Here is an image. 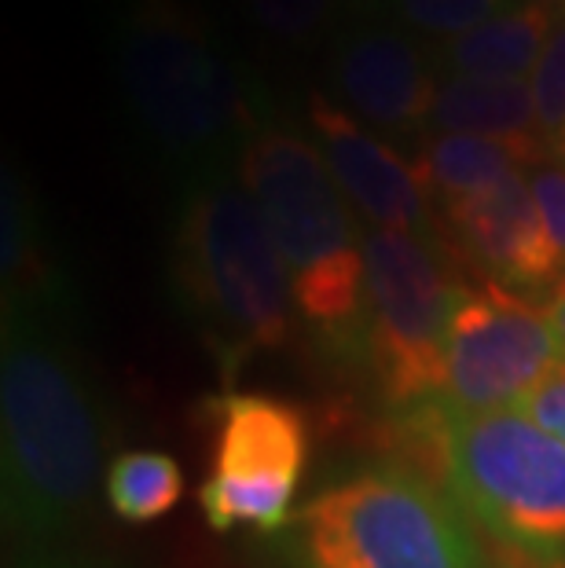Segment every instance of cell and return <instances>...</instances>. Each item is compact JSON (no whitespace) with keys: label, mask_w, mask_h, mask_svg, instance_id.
I'll return each mask as SVG.
<instances>
[{"label":"cell","mask_w":565,"mask_h":568,"mask_svg":"<svg viewBox=\"0 0 565 568\" xmlns=\"http://www.w3.org/2000/svg\"><path fill=\"white\" fill-rule=\"evenodd\" d=\"M430 125L477 136H536V100L528 81L448 78L437 89Z\"/></svg>","instance_id":"9a60e30c"},{"label":"cell","mask_w":565,"mask_h":568,"mask_svg":"<svg viewBox=\"0 0 565 568\" xmlns=\"http://www.w3.org/2000/svg\"><path fill=\"white\" fill-rule=\"evenodd\" d=\"M547 316H551V326H555V334H558V342H562V353H565V286L558 290L555 297H551Z\"/></svg>","instance_id":"603a6c76"},{"label":"cell","mask_w":565,"mask_h":568,"mask_svg":"<svg viewBox=\"0 0 565 568\" xmlns=\"http://www.w3.org/2000/svg\"><path fill=\"white\" fill-rule=\"evenodd\" d=\"M280 568H481L460 506L401 463H375L320 488L272 536Z\"/></svg>","instance_id":"5b68a950"},{"label":"cell","mask_w":565,"mask_h":568,"mask_svg":"<svg viewBox=\"0 0 565 568\" xmlns=\"http://www.w3.org/2000/svg\"><path fill=\"white\" fill-rule=\"evenodd\" d=\"M239 184L283 253L312 345L334 367H364V239L323 151L291 129H254L239 154Z\"/></svg>","instance_id":"3957f363"},{"label":"cell","mask_w":565,"mask_h":568,"mask_svg":"<svg viewBox=\"0 0 565 568\" xmlns=\"http://www.w3.org/2000/svg\"><path fill=\"white\" fill-rule=\"evenodd\" d=\"M213 455L199 506L213 531L250 528L280 536L309 466L305 410L269 393H221L210 400Z\"/></svg>","instance_id":"52a82bcc"},{"label":"cell","mask_w":565,"mask_h":568,"mask_svg":"<svg viewBox=\"0 0 565 568\" xmlns=\"http://www.w3.org/2000/svg\"><path fill=\"white\" fill-rule=\"evenodd\" d=\"M539 159L536 136H477V132H437L415 162L426 191L444 202L477 195L500 180L522 173Z\"/></svg>","instance_id":"4fadbf2b"},{"label":"cell","mask_w":565,"mask_h":568,"mask_svg":"<svg viewBox=\"0 0 565 568\" xmlns=\"http://www.w3.org/2000/svg\"><path fill=\"white\" fill-rule=\"evenodd\" d=\"M11 568H107V565H103V561H95V558H85V554L52 547V550L22 554V558H19L16 565H11Z\"/></svg>","instance_id":"7402d4cb"},{"label":"cell","mask_w":565,"mask_h":568,"mask_svg":"<svg viewBox=\"0 0 565 568\" xmlns=\"http://www.w3.org/2000/svg\"><path fill=\"white\" fill-rule=\"evenodd\" d=\"M551 30H555V11L539 4L500 11L448 44V67L460 78L525 81L544 55Z\"/></svg>","instance_id":"5bb4252c"},{"label":"cell","mask_w":565,"mask_h":568,"mask_svg":"<svg viewBox=\"0 0 565 568\" xmlns=\"http://www.w3.org/2000/svg\"><path fill=\"white\" fill-rule=\"evenodd\" d=\"M364 374L386 415L434 404L460 283L415 232L371 227L364 239Z\"/></svg>","instance_id":"8992f818"},{"label":"cell","mask_w":565,"mask_h":568,"mask_svg":"<svg viewBox=\"0 0 565 568\" xmlns=\"http://www.w3.org/2000/svg\"><path fill=\"white\" fill-rule=\"evenodd\" d=\"M312 132L323 159L349 202L375 227L393 232H423L426 227V184L415 162H404L379 136L356 125V118L334 106L327 95H312L309 103Z\"/></svg>","instance_id":"8fae6325"},{"label":"cell","mask_w":565,"mask_h":568,"mask_svg":"<svg viewBox=\"0 0 565 568\" xmlns=\"http://www.w3.org/2000/svg\"><path fill=\"white\" fill-rule=\"evenodd\" d=\"M444 221L452 243L485 283H496L514 294L555 297L565 286V261L547 235L533 184L514 173L477 195L444 202Z\"/></svg>","instance_id":"30bf717a"},{"label":"cell","mask_w":565,"mask_h":568,"mask_svg":"<svg viewBox=\"0 0 565 568\" xmlns=\"http://www.w3.org/2000/svg\"><path fill=\"white\" fill-rule=\"evenodd\" d=\"M522 415H528L539 429L555 433L565 440V359L547 374L544 382H536L518 404Z\"/></svg>","instance_id":"ffe728a7"},{"label":"cell","mask_w":565,"mask_h":568,"mask_svg":"<svg viewBox=\"0 0 565 568\" xmlns=\"http://www.w3.org/2000/svg\"><path fill=\"white\" fill-rule=\"evenodd\" d=\"M250 11L264 30L286 41H302L323 27L331 0H250Z\"/></svg>","instance_id":"d6986e66"},{"label":"cell","mask_w":565,"mask_h":568,"mask_svg":"<svg viewBox=\"0 0 565 568\" xmlns=\"http://www.w3.org/2000/svg\"><path fill=\"white\" fill-rule=\"evenodd\" d=\"M339 92L356 118L386 132L430 125L441 84L426 70L415 44L386 30H367L339 52Z\"/></svg>","instance_id":"7c38bea8"},{"label":"cell","mask_w":565,"mask_h":568,"mask_svg":"<svg viewBox=\"0 0 565 568\" xmlns=\"http://www.w3.org/2000/svg\"><path fill=\"white\" fill-rule=\"evenodd\" d=\"M528 184H533L536 205H539V213H544L551 243H555V250L565 261V169L562 165H539Z\"/></svg>","instance_id":"44dd1931"},{"label":"cell","mask_w":565,"mask_h":568,"mask_svg":"<svg viewBox=\"0 0 565 568\" xmlns=\"http://www.w3.org/2000/svg\"><path fill=\"white\" fill-rule=\"evenodd\" d=\"M386 455L437 488L525 568H565V440L522 410L444 415L423 404L386 415Z\"/></svg>","instance_id":"7a4b0ae2"},{"label":"cell","mask_w":565,"mask_h":568,"mask_svg":"<svg viewBox=\"0 0 565 568\" xmlns=\"http://www.w3.org/2000/svg\"><path fill=\"white\" fill-rule=\"evenodd\" d=\"M132 111L170 151H210L250 136V100L235 70L170 11H148L122 38Z\"/></svg>","instance_id":"ba28073f"},{"label":"cell","mask_w":565,"mask_h":568,"mask_svg":"<svg viewBox=\"0 0 565 568\" xmlns=\"http://www.w3.org/2000/svg\"><path fill=\"white\" fill-rule=\"evenodd\" d=\"M533 4H539V8H547V11H551V8H562L565 0H533Z\"/></svg>","instance_id":"cb8c5ba5"},{"label":"cell","mask_w":565,"mask_h":568,"mask_svg":"<svg viewBox=\"0 0 565 568\" xmlns=\"http://www.w3.org/2000/svg\"><path fill=\"white\" fill-rule=\"evenodd\" d=\"M562 359V342L544 308L496 283L460 286L434 407L444 415L511 410Z\"/></svg>","instance_id":"9c48e42d"},{"label":"cell","mask_w":565,"mask_h":568,"mask_svg":"<svg viewBox=\"0 0 565 568\" xmlns=\"http://www.w3.org/2000/svg\"><path fill=\"white\" fill-rule=\"evenodd\" d=\"M500 4L503 0H401V16L418 30L455 41L500 16Z\"/></svg>","instance_id":"e0dca14e"},{"label":"cell","mask_w":565,"mask_h":568,"mask_svg":"<svg viewBox=\"0 0 565 568\" xmlns=\"http://www.w3.org/2000/svg\"><path fill=\"white\" fill-rule=\"evenodd\" d=\"M103 407L48 297H11L0 337V510L22 554L52 550L89 510Z\"/></svg>","instance_id":"6da1fadb"},{"label":"cell","mask_w":565,"mask_h":568,"mask_svg":"<svg viewBox=\"0 0 565 568\" xmlns=\"http://www.w3.org/2000/svg\"><path fill=\"white\" fill-rule=\"evenodd\" d=\"M173 290L228 382L250 359L291 345L297 305L283 253L235 180L191 187L173 235Z\"/></svg>","instance_id":"277c9868"},{"label":"cell","mask_w":565,"mask_h":568,"mask_svg":"<svg viewBox=\"0 0 565 568\" xmlns=\"http://www.w3.org/2000/svg\"><path fill=\"white\" fill-rule=\"evenodd\" d=\"M107 506L129 525H151L184 499V469L165 452H122L103 477Z\"/></svg>","instance_id":"2e32d148"},{"label":"cell","mask_w":565,"mask_h":568,"mask_svg":"<svg viewBox=\"0 0 565 568\" xmlns=\"http://www.w3.org/2000/svg\"><path fill=\"white\" fill-rule=\"evenodd\" d=\"M555 143H558V154H562V159H565V129L558 132V140H555Z\"/></svg>","instance_id":"d4e9b609"},{"label":"cell","mask_w":565,"mask_h":568,"mask_svg":"<svg viewBox=\"0 0 565 568\" xmlns=\"http://www.w3.org/2000/svg\"><path fill=\"white\" fill-rule=\"evenodd\" d=\"M533 100L539 129L558 140V132L565 129V16L555 22L544 55L533 70Z\"/></svg>","instance_id":"ac0fdd59"}]
</instances>
